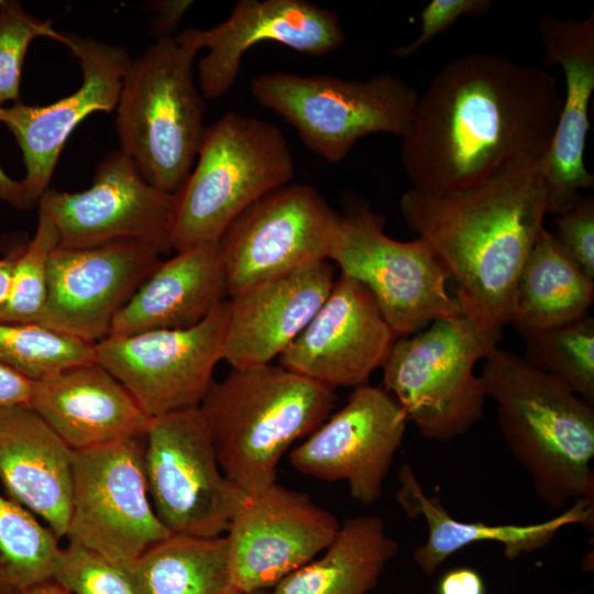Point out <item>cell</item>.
I'll return each mask as SVG.
<instances>
[{
    "label": "cell",
    "mask_w": 594,
    "mask_h": 594,
    "mask_svg": "<svg viewBox=\"0 0 594 594\" xmlns=\"http://www.w3.org/2000/svg\"><path fill=\"white\" fill-rule=\"evenodd\" d=\"M227 319L228 299L189 328L108 336L96 343V362L151 418L199 407L222 360Z\"/></svg>",
    "instance_id": "13"
},
{
    "label": "cell",
    "mask_w": 594,
    "mask_h": 594,
    "mask_svg": "<svg viewBox=\"0 0 594 594\" xmlns=\"http://www.w3.org/2000/svg\"><path fill=\"white\" fill-rule=\"evenodd\" d=\"M339 218L305 184H287L253 202L218 242L229 297L329 261Z\"/></svg>",
    "instance_id": "12"
},
{
    "label": "cell",
    "mask_w": 594,
    "mask_h": 594,
    "mask_svg": "<svg viewBox=\"0 0 594 594\" xmlns=\"http://www.w3.org/2000/svg\"><path fill=\"white\" fill-rule=\"evenodd\" d=\"M51 581L68 594H136L129 570L70 541L59 548Z\"/></svg>",
    "instance_id": "35"
},
{
    "label": "cell",
    "mask_w": 594,
    "mask_h": 594,
    "mask_svg": "<svg viewBox=\"0 0 594 594\" xmlns=\"http://www.w3.org/2000/svg\"><path fill=\"white\" fill-rule=\"evenodd\" d=\"M162 252L136 240L87 248L57 246L50 258L47 297L38 324L97 343L161 262Z\"/></svg>",
    "instance_id": "15"
},
{
    "label": "cell",
    "mask_w": 594,
    "mask_h": 594,
    "mask_svg": "<svg viewBox=\"0 0 594 594\" xmlns=\"http://www.w3.org/2000/svg\"><path fill=\"white\" fill-rule=\"evenodd\" d=\"M144 469L154 512L172 532L224 536L249 495L221 470L199 407L151 418Z\"/></svg>",
    "instance_id": "9"
},
{
    "label": "cell",
    "mask_w": 594,
    "mask_h": 594,
    "mask_svg": "<svg viewBox=\"0 0 594 594\" xmlns=\"http://www.w3.org/2000/svg\"><path fill=\"white\" fill-rule=\"evenodd\" d=\"M18 253L12 252L0 258V311L7 305L11 295L13 270Z\"/></svg>",
    "instance_id": "42"
},
{
    "label": "cell",
    "mask_w": 594,
    "mask_h": 594,
    "mask_svg": "<svg viewBox=\"0 0 594 594\" xmlns=\"http://www.w3.org/2000/svg\"><path fill=\"white\" fill-rule=\"evenodd\" d=\"M497 405L499 430L538 499L561 509L594 499V408L524 358L494 348L480 374Z\"/></svg>",
    "instance_id": "3"
},
{
    "label": "cell",
    "mask_w": 594,
    "mask_h": 594,
    "mask_svg": "<svg viewBox=\"0 0 594 594\" xmlns=\"http://www.w3.org/2000/svg\"><path fill=\"white\" fill-rule=\"evenodd\" d=\"M384 224L385 219L369 207L340 216L328 260L370 290L397 338L437 319L462 315L432 249L419 238L392 239Z\"/></svg>",
    "instance_id": "10"
},
{
    "label": "cell",
    "mask_w": 594,
    "mask_h": 594,
    "mask_svg": "<svg viewBox=\"0 0 594 594\" xmlns=\"http://www.w3.org/2000/svg\"><path fill=\"white\" fill-rule=\"evenodd\" d=\"M22 594H68L53 581H47L41 584H37Z\"/></svg>",
    "instance_id": "43"
},
{
    "label": "cell",
    "mask_w": 594,
    "mask_h": 594,
    "mask_svg": "<svg viewBox=\"0 0 594 594\" xmlns=\"http://www.w3.org/2000/svg\"><path fill=\"white\" fill-rule=\"evenodd\" d=\"M228 298L218 244L175 252L161 260L119 311L108 336L189 328Z\"/></svg>",
    "instance_id": "26"
},
{
    "label": "cell",
    "mask_w": 594,
    "mask_h": 594,
    "mask_svg": "<svg viewBox=\"0 0 594 594\" xmlns=\"http://www.w3.org/2000/svg\"><path fill=\"white\" fill-rule=\"evenodd\" d=\"M50 37L64 44L65 35L51 21L29 14L15 0H0V107L20 100L24 58L37 37Z\"/></svg>",
    "instance_id": "34"
},
{
    "label": "cell",
    "mask_w": 594,
    "mask_h": 594,
    "mask_svg": "<svg viewBox=\"0 0 594 594\" xmlns=\"http://www.w3.org/2000/svg\"><path fill=\"white\" fill-rule=\"evenodd\" d=\"M340 525L309 495L277 482L249 495L224 535L232 586L246 592L274 587L321 553Z\"/></svg>",
    "instance_id": "17"
},
{
    "label": "cell",
    "mask_w": 594,
    "mask_h": 594,
    "mask_svg": "<svg viewBox=\"0 0 594 594\" xmlns=\"http://www.w3.org/2000/svg\"><path fill=\"white\" fill-rule=\"evenodd\" d=\"M491 6L490 0H431L420 12V29L417 37L395 48L393 55L398 58L411 56L452 26L460 18L483 14Z\"/></svg>",
    "instance_id": "37"
},
{
    "label": "cell",
    "mask_w": 594,
    "mask_h": 594,
    "mask_svg": "<svg viewBox=\"0 0 594 594\" xmlns=\"http://www.w3.org/2000/svg\"><path fill=\"white\" fill-rule=\"evenodd\" d=\"M144 438L73 450V492L65 537L129 570L150 546L172 534L152 506Z\"/></svg>",
    "instance_id": "11"
},
{
    "label": "cell",
    "mask_w": 594,
    "mask_h": 594,
    "mask_svg": "<svg viewBox=\"0 0 594 594\" xmlns=\"http://www.w3.org/2000/svg\"><path fill=\"white\" fill-rule=\"evenodd\" d=\"M29 407L74 451L144 438L151 420L96 361L35 381Z\"/></svg>",
    "instance_id": "23"
},
{
    "label": "cell",
    "mask_w": 594,
    "mask_h": 594,
    "mask_svg": "<svg viewBox=\"0 0 594 594\" xmlns=\"http://www.w3.org/2000/svg\"><path fill=\"white\" fill-rule=\"evenodd\" d=\"M129 572L136 594H223L232 586L226 536L169 534Z\"/></svg>",
    "instance_id": "29"
},
{
    "label": "cell",
    "mask_w": 594,
    "mask_h": 594,
    "mask_svg": "<svg viewBox=\"0 0 594 594\" xmlns=\"http://www.w3.org/2000/svg\"><path fill=\"white\" fill-rule=\"evenodd\" d=\"M250 89L262 106L294 127L306 147L332 164L344 160L370 134L403 138L419 97L388 73L348 80L276 72L258 75Z\"/></svg>",
    "instance_id": "8"
},
{
    "label": "cell",
    "mask_w": 594,
    "mask_h": 594,
    "mask_svg": "<svg viewBox=\"0 0 594 594\" xmlns=\"http://www.w3.org/2000/svg\"><path fill=\"white\" fill-rule=\"evenodd\" d=\"M35 381L0 362V410L30 406Z\"/></svg>",
    "instance_id": "38"
},
{
    "label": "cell",
    "mask_w": 594,
    "mask_h": 594,
    "mask_svg": "<svg viewBox=\"0 0 594 594\" xmlns=\"http://www.w3.org/2000/svg\"><path fill=\"white\" fill-rule=\"evenodd\" d=\"M92 185L77 193L47 189L38 205L51 215L59 246L87 248L118 240H136L172 250L175 195L147 183L121 150L107 154Z\"/></svg>",
    "instance_id": "16"
},
{
    "label": "cell",
    "mask_w": 594,
    "mask_h": 594,
    "mask_svg": "<svg viewBox=\"0 0 594 594\" xmlns=\"http://www.w3.org/2000/svg\"><path fill=\"white\" fill-rule=\"evenodd\" d=\"M407 421L402 407L383 387H356L343 407L289 451V462L304 475L344 481L356 503L371 506L382 495Z\"/></svg>",
    "instance_id": "14"
},
{
    "label": "cell",
    "mask_w": 594,
    "mask_h": 594,
    "mask_svg": "<svg viewBox=\"0 0 594 594\" xmlns=\"http://www.w3.org/2000/svg\"><path fill=\"white\" fill-rule=\"evenodd\" d=\"M553 239L562 253L594 280V198L582 199L556 217Z\"/></svg>",
    "instance_id": "36"
},
{
    "label": "cell",
    "mask_w": 594,
    "mask_h": 594,
    "mask_svg": "<svg viewBox=\"0 0 594 594\" xmlns=\"http://www.w3.org/2000/svg\"><path fill=\"white\" fill-rule=\"evenodd\" d=\"M398 548L378 516L348 518L320 558L285 576L271 594H367Z\"/></svg>",
    "instance_id": "27"
},
{
    "label": "cell",
    "mask_w": 594,
    "mask_h": 594,
    "mask_svg": "<svg viewBox=\"0 0 594 594\" xmlns=\"http://www.w3.org/2000/svg\"><path fill=\"white\" fill-rule=\"evenodd\" d=\"M334 280L324 261L229 297L222 360L232 369L271 363L309 323Z\"/></svg>",
    "instance_id": "22"
},
{
    "label": "cell",
    "mask_w": 594,
    "mask_h": 594,
    "mask_svg": "<svg viewBox=\"0 0 594 594\" xmlns=\"http://www.w3.org/2000/svg\"><path fill=\"white\" fill-rule=\"evenodd\" d=\"M398 481L396 502L400 509L410 519H424L427 526V538L413 551V559L428 576L451 556L475 543L501 544L504 557L514 561L548 546L564 527L594 525V499H579L553 518L535 524L465 522L451 516L438 496L426 493L408 463L399 469Z\"/></svg>",
    "instance_id": "24"
},
{
    "label": "cell",
    "mask_w": 594,
    "mask_h": 594,
    "mask_svg": "<svg viewBox=\"0 0 594 594\" xmlns=\"http://www.w3.org/2000/svg\"><path fill=\"white\" fill-rule=\"evenodd\" d=\"M191 3L193 1L169 0L158 1L152 6L156 12L155 18L152 20V32L157 40L173 37L172 33L175 32L180 19Z\"/></svg>",
    "instance_id": "40"
},
{
    "label": "cell",
    "mask_w": 594,
    "mask_h": 594,
    "mask_svg": "<svg viewBox=\"0 0 594 594\" xmlns=\"http://www.w3.org/2000/svg\"><path fill=\"white\" fill-rule=\"evenodd\" d=\"M66 45L78 59L82 74L79 88L46 106L22 101L0 107V123L14 135L22 152V179L37 206L48 189L62 150L76 127L89 114L117 108L124 75L132 58L119 45L74 33H64Z\"/></svg>",
    "instance_id": "19"
},
{
    "label": "cell",
    "mask_w": 594,
    "mask_h": 594,
    "mask_svg": "<svg viewBox=\"0 0 594 594\" xmlns=\"http://www.w3.org/2000/svg\"><path fill=\"white\" fill-rule=\"evenodd\" d=\"M195 56L174 36L156 40L132 58L116 108L119 150L147 183L172 195L188 178L206 129Z\"/></svg>",
    "instance_id": "6"
},
{
    "label": "cell",
    "mask_w": 594,
    "mask_h": 594,
    "mask_svg": "<svg viewBox=\"0 0 594 594\" xmlns=\"http://www.w3.org/2000/svg\"><path fill=\"white\" fill-rule=\"evenodd\" d=\"M525 360L548 373L586 402L594 404V319L521 336Z\"/></svg>",
    "instance_id": "32"
},
{
    "label": "cell",
    "mask_w": 594,
    "mask_h": 594,
    "mask_svg": "<svg viewBox=\"0 0 594 594\" xmlns=\"http://www.w3.org/2000/svg\"><path fill=\"white\" fill-rule=\"evenodd\" d=\"M58 537L30 510L0 495V594L51 581Z\"/></svg>",
    "instance_id": "30"
},
{
    "label": "cell",
    "mask_w": 594,
    "mask_h": 594,
    "mask_svg": "<svg viewBox=\"0 0 594 594\" xmlns=\"http://www.w3.org/2000/svg\"><path fill=\"white\" fill-rule=\"evenodd\" d=\"M177 43L197 53L199 89L207 99L234 85L244 54L255 44L275 42L301 54L319 56L338 50L345 35L338 14L305 0H240L229 18L209 29H185Z\"/></svg>",
    "instance_id": "18"
},
{
    "label": "cell",
    "mask_w": 594,
    "mask_h": 594,
    "mask_svg": "<svg viewBox=\"0 0 594 594\" xmlns=\"http://www.w3.org/2000/svg\"><path fill=\"white\" fill-rule=\"evenodd\" d=\"M37 207L36 230L18 253L11 295L0 311V322L37 323L45 306L50 258L59 245V234L48 211Z\"/></svg>",
    "instance_id": "33"
},
{
    "label": "cell",
    "mask_w": 594,
    "mask_h": 594,
    "mask_svg": "<svg viewBox=\"0 0 594 594\" xmlns=\"http://www.w3.org/2000/svg\"><path fill=\"white\" fill-rule=\"evenodd\" d=\"M549 63L561 67L565 92L542 174L548 191V213L561 215L593 188L594 177L584 161L594 90V14L583 20L546 16L539 25Z\"/></svg>",
    "instance_id": "21"
},
{
    "label": "cell",
    "mask_w": 594,
    "mask_h": 594,
    "mask_svg": "<svg viewBox=\"0 0 594 594\" xmlns=\"http://www.w3.org/2000/svg\"><path fill=\"white\" fill-rule=\"evenodd\" d=\"M0 199L20 210H29L36 205L30 198L22 180L9 177L0 165Z\"/></svg>",
    "instance_id": "41"
},
{
    "label": "cell",
    "mask_w": 594,
    "mask_h": 594,
    "mask_svg": "<svg viewBox=\"0 0 594 594\" xmlns=\"http://www.w3.org/2000/svg\"><path fill=\"white\" fill-rule=\"evenodd\" d=\"M594 280L541 229L518 275L508 324L520 336L557 328L590 315Z\"/></svg>",
    "instance_id": "28"
},
{
    "label": "cell",
    "mask_w": 594,
    "mask_h": 594,
    "mask_svg": "<svg viewBox=\"0 0 594 594\" xmlns=\"http://www.w3.org/2000/svg\"><path fill=\"white\" fill-rule=\"evenodd\" d=\"M438 594H485V585L475 570L455 568L442 575Z\"/></svg>",
    "instance_id": "39"
},
{
    "label": "cell",
    "mask_w": 594,
    "mask_h": 594,
    "mask_svg": "<svg viewBox=\"0 0 594 594\" xmlns=\"http://www.w3.org/2000/svg\"><path fill=\"white\" fill-rule=\"evenodd\" d=\"M336 402L334 391L268 363L232 369L199 408L222 472L253 495L276 483L283 455L331 415Z\"/></svg>",
    "instance_id": "4"
},
{
    "label": "cell",
    "mask_w": 594,
    "mask_h": 594,
    "mask_svg": "<svg viewBox=\"0 0 594 594\" xmlns=\"http://www.w3.org/2000/svg\"><path fill=\"white\" fill-rule=\"evenodd\" d=\"M0 481L12 501L65 537L72 508L73 450L30 407L0 410Z\"/></svg>",
    "instance_id": "25"
},
{
    "label": "cell",
    "mask_w": 594,
    "mask_h": 594,
    "mask_svg": "<svg viewBox=\"0 0 594 594\" xmlns=\"http://www.w3.org/2000/svg\"><path fill=\"white\" fill-rule=\"evenodd\" d=\"M502 339L503 327L464 314L437 319L396 339L382 366L383 388L424 438L450 441L482 419L487 398L474 369Z\"/></svg>",
    "instance_id": "7"
},
{
    "label": "cell",
    "mask_w": 594,
    "mask_h": 594,
    "mask_svg": "<svg viewBox=\"0 0 594 594\" xmlns=\"http://www.w3.org/2000/svg\"><path fill=\"white\" fill-rule=\"evenodd\" d=\"M95 361L96 343L38 323L0 322V362L33 381Z\"/></svg>",
    "instance_id": "31"
},
{
    "label": "cell",
    "mask_w": 594,
    "mask_h": 594,
    "mask_svg": "<svg viewBox=\"0 0 594 594\" xmlns=\"http://www.w3.org/2000/svg\"><path fill=\"white\" fill-rule=\"evenodd\" d=\"M223 594H271V592H268L266 590L246 592V591H241V590H238V588H234L233 586H231Z\"/></svg>",
    "instance_id": "44"
},
{
    "label": "cell",
    "mask_w": 594,
    "mask_h": 594,
    "mask_svg": "<svg viewBox=\"0 0 594 594\" xmlns=\"http://www.w3.org/2000/svg\"><path fill=\"white\" fill-rule=\"evenodd\" d=\"M198 161L175 194L170 248L218 244L248 207L289 184L294 161L273 123L237 112L205 129Z\"/></svg>",
    "instance_id": "5"
},
{
    "label": "cell",
    "mask_w": 594,
    "mask_h": 594,
    "mask_svg": "<svg viewBox=\"0 0 594 594\" xmlns=\"http://www.w3.org/2000/svg\"><path fill=\"white\" fill-rule=\"evenodd\" d=\"M561 107L558 81L541 67L486 53L451 62L418 97L402 138L411 188L464 191L540 164Z\"/></svg>",
    "instance_id": "1"
},
{
    "label": "cell",
    "mask_w": 594,
    "mask_h": 594,
    "mask_svg": "<svg viewBox=\"0 0 594 594\" xmlns=\"http://www.w3.org/2000/svg\"><path fill=\"white\" fill-rule=\"evenodd\" d=\"M396 339L370 290L341 274L278 362L332 391L356 388L383 366Z\"/></svg>",
    "instance_id": "20"
},
{
    "label": "cell",
    "mask_w": 594,
    "mask_h": 594,
    "mask_svg": "<svg viewBox=\"0 0 594 594\" xmlns=\"http://www.w3.org/2000/svg\"><path fill=\"white\" fill-rule=\"evenodd\" d=\"M400 211L454 280L463 314L488 327L508 324L518 275L548 213L542 162L470 190L410 188Z\"/></svg>",
    "instance_id": "2"
}]
</instances>
